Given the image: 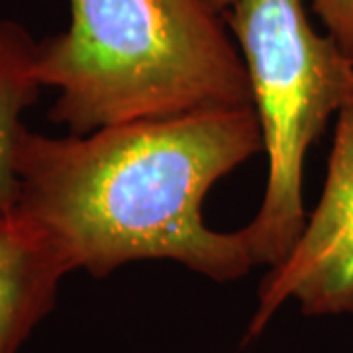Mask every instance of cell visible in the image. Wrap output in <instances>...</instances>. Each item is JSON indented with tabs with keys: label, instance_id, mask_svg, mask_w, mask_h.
<instances>
[{
	"label": "cell",
	"instance_id": "obj_5",
	"mask_svg": "<svg viewBox=\"0 0 353 353\" xmlns=\"http://www.w3.org/2000/svg\"><path fill=\"white\" fill-rule=\"evenodd\" d=\"M71 271L51 238L18 208L0 210V353H18L55 306Z\"/></svg>",
	"mask_w": 353,
	"mask_h": 353
},
{
	"label": "cell",
	"instance_id": "obj_1",
	"mask_svg": "<svg viewBox=\"0 0 353 353\" xmlns=\"http://www.w3.org/2000/svg\"><path fill=\"white\" fill-rule=\"evenodd\" d=\"M263 150L253 106L136 120L51 138L24 130L18 208L73 273L106 277L122 265L167 259L226 283L255 267L240 230L216 232L202 202Z\"/></svg>",
	"mask_w": 353,
	"mask_h": 353
},
{
	"label": "cell",
	"instance_id": "obj_3",
	"mask_svg": "<svg viewBox=\"0 0 353 353\" xmlns=\"http://www.w3.org/2000/svg\"><path fill=\"white\" fill-rule=\"evenodd\" d=\"M228 24L248 69L269 159L261 206L240 234L255 267H275L308 218L306 153L332 116L353 102V55L316 32L304 0H236Z\"/></svg>",
	"mask_w": 353,
	"mask_h": 353
},
{
	"label": "cell",
	"instance_id": "obj_2",
	"mask_svg": "<svg viewBox=\"0 0 353 353\" xmlns=\"http://www.w3.org/2000/svg\"><path fill=\"white\" fill-rule=\"evenodd\" d=\"M69 28L38 41L36 75L69 134L253 106L228 20L208 0H69Z\"/></svg>",
	"mask_w": 353,
	"mask_h": 353
},
{
	"label": "cell",
	"instance_id": "obj_4",
	"mask_svg": "<svg viewBox=\"0 0 353 353\" xmlns=\"http://www.w3.org/2000/svg\"><path fill=\"white\" fill-rule=\"evenodd\" d=\"M287 301L308 316L353 312V102L336 118L322 196L292 250L261 281L245 340L257 338Z\"/></svg>",
	"mask_w": 353,
	"mask_h": 353
},
{
	"label": "cell",
	"instance_id": "obj_6",
	"mask_svg": "<svg viewBox=\"0 0 353 353\" xmlns=\"http://www.w3.org/2000/svg\"><path fill=\"white\" fill-rule=\"evenodd\" d=\"M38 41L20 22L0 18V210L18 206V143L22 114L36 104L41 83L36 75Z\"/></svg>",
	"mask_w": 353,
	"mask_h": 353
},
{
	"label": "cell",
	"instance_id": "obj_7",
	"mask_svg": "<svg viewBox=\"0 0 353 353\" xmlns=\"http://www.w3.org/2000/svg\"><path fill=\"white\" fill-rule=\"evenodd\" d=\"M326 34L353 55V0H308Z\"/></svg>",
	"mask_w": 353,
	"mask_h": 353
},
{
	"label": "cell",
	"instance_id": "obj_8",
	"mask_svg": "<svg viewBox=\"0 0 353 353\" xmlns=\"http://www.w3.org/2000/svg\"><path fill=\"white\" fill-rule=\"evenodd\" d=\"M212 6H214L218 12H226L228 8H232V4L236 2V0H208Z\"/></svg>",
	"mask_w": 353,
	"mask_h": 353
}]
</instances>
